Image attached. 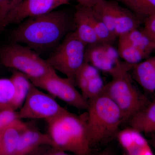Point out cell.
<instances>
[{"label":"cell","instance_id":"1","mask_svg":"<svg viewBox=\"0 0 155 155\" xmlns=\"http://www.w3.org/2000/svg\"><path fill=\"white\" fill-rule=\"evenodd\" d=\"M71 20L69 13L63 10L29 17L13 30L11 39L14 42L24 44L32 50L48 48L68 34Z\"/></svg>","mask_w":155,"mask_h":155},{"label":"cell","instance_id":"2","mask_svg":"<svg viewBox=\"0 0 155 155\" xmlns=\"http://www.w3.org/2000/svg\"><path fill=\"white\" fill-rule=\"evenodd\" d=\"M87 113L78 116L67 111L47 121L48 134L55 147L66 152L77 155L90 154L87 127Z\"/></svg>","mask_w":155,"mask_h":155},{"label":"cell","instance_id":"3","mask_svg":"<svg viewBox=\"0 0 155 155\" xmlns=\"http://www.w3.org/2000/svg\"><path fill=\"white\" fill-rule=\"evenodd\" d=\"M88 101L87 127L92 149L117 135L124 119L119 107L104 94Z\"/></svg>","mask_w":155,"mask_h":155},{"label":"cell","instance_id":"4","mask_svg":"<svg viewBox=\"0 0 155 155\" xmlns=\"http://www.w3.org/2000/svg\"><path fill=\"white\" fill-rule=\"evenodd\" d=\"M130 71L122 69L111 75L112 80L105 84L102 92L119 107L124 122L144 109L150 101L134 84Z\"/></svg>","mask_w":155,"mask_h":155},{"label":"cell","instance_id":"5","mask_svg":"<svg viewBox=\"0 0 155 155\" xmlns=\"http://www.w3.org/2000/svg\"><path fill=\"white\" fill-rule=\"evenodd\" d=\"M0 58L4 66L25 74L30 80L39 79L56 73L46 60L33 50L14 42L0 50Z\"/></svg>","mask_w":155,"mask_h":155},{"label":"cell","instance_id":"6","mask_svg":"<svg viewBox=\"0 0 155 155\" xmlns=\"http://www.w3.org/2000/svg\"><path fill=\"white\" fill-rule=\"evenodd\" d=\"M86 45L75 31L68 33L46 61L55 71L75 81L77 71L84 62Z\"/></svg>","mask_w":155,"mask_h":155},{"label":"cell","instance_id":"7","mask_svg":"<svg viewBox=\"0 0 155 155\" xmlns=\"http://www.w3.org/2000/svg\"><path fill=\"white\" fill-rule=\"evenodd\" d=\"M31 81L36 87L44 90L69 106L79 110H87L88 109V100L84 98L75 88V81L73 79L67 77L63 78L56 72Z\"/></svg>","mask_w":155,"mask_h":155},{"label":"cell","instance_id":"8","mask_svg":"<svg viewBox=\"0 0 155 155\" xmlns=\"http://www.w3.org/2000/svg\"><path fill=\"white\" fill-rule=\"evenodd\" d=\"M67 111L57 102L54 97L41 91L32 84L18 113L20 119H44L47 122Z\"/></svg>","mask_w":155,"mask_h":155},{"label":"cell","instance_id":"9","mask_svg":"<svg viewBox=\"0 0 155 155\" xmlns=\"http://www.w3.org/2000/svg\"><path fill=\"white\" fill-rule=\"evenodd\" d=\"M119 53L112 44L98 41L87 45L84 62L90 64L99 71L110 75L122 69H132L133 65L120 60Z\"/></svg>","mask_w":155,"mask_h":155},{"label":"cell","instance_id":"10","mask_svg":"<svg viewBox=\"0 0 155 155\" xmlns=\"http://www.w3.org/2000/svg\"><path fill=\"white\" fill-rule=\"evenodd\" d=\"M70 0H22L9 15L3 29L9 24L20 23L29 17L41 16L55 11L60 6L69 4Z\"/></svg>","mask_w":155,"mask_h":155},{"label":"cell","instance_id":"11","mask_svg":"<svg viewBox=\"0 0 155 155\" xmlns=\"http://www.w3.org/2000/svg\"><path fill=\"white\" fill-rule=\"evenodd\" d=\"M125 153L128 155H153L148 140L142 132L134 127L119 130L116 135Z\"/></svg>","mask_w":155,"mask_h":155},{"label":"cell","instance_id":"12","mask_svg":"<svg viewBox=\"0 0 155 155\" xmlns=\"http://www.w3.org/2000/svg\"><path fill=\"white\" fill-rule=\"evenodd\" d=\"M45 145L55 147L48 134L42 133L29 126L20 137L14 155L28 154Z\"/></svg>","mask_w":155,"mask_h":155},{"label":"cell","instance_id":"13","mask_svg":"<svg viewBox=\"0 0 155 155\" xmlns=\"http://www.w3.org/2000/svg\"><path fill=\"white\" fill-rule=\"evenodd\" d=\"M29 126L17 119L5 127L0 137V155H14L20 137Z\"/></svg>","mask_w":155,"mask_h":155},{"label":"cell","instance_id":"14","mask_svg":"<svg viewBox=\"0 0 155 155\" xmlns=\"http://www.w3.org/2000/svg\"><path fill=\"white\" fill-rule=\"evenodd\" d=\"M132 77L147 93L155 91V56L133 65Z\"/></svg>","mask_w":155,"mask_h":155},{"label":"cell","instance_id":"15","mask_svg":"<svg viewBox=\"0 0 155 155\" xmlns=\"http://www.w3.org/2000/svg\"><path fill=\"white\" fill-rule=\"evenodd\" d=\"M142 19L132 11L117 3L114 21V33L116 37L139 28Z\"/></svg>","mask_w":155,"mask_h":155},{"label":"cell","instance_id":"16","mask_svg":"<svg viewBox=\"0 0 155 155\" xmlns=\"http://www.w3.org/2000/svg\"><path fill=\"white\" fill-rule=\"evenodd\" d=\"M73 19L75 26L74 31L81 41L86 45L99 41L89 19L87 7L79 5Z\"/></svg>","mask_w":155,"mask_h":155},{"label":"cell","instance_id":"17","mask_svg":"<svg viewBox=\"0 0 155 155\" xmlns=\"http://www.w3.org/2000/svg\"><path fill=\"white\" fill-rule=\"evenodd\" d=\"M131 127L145 134L155 132V99L128 121Z\"/></svg>","mask_w":155,"mask_h":155},{"label":"cell","instance_id":"18","mask_svg":"<svg viewBox=\"0 0 155 155\" xmlns=\"http://www.w3.org/2000/svg\"><path fill=\"white\" fill-rule=\"evenodd\" d=\"M11 79L15 88V94L11 106L12 109L15 110L23 105L32 83L26 75L17 70L13 72Z\"/></svg>","mask_w":155,"mask_h":155},{"label":"cell","instance_id":"19","mask_svg":"<svg viewBox=\"0 0 155 155\" xmlns=\"http://www.w3.org/2000/svg\"><path fill=\"white\" fill-rule=\"evenodd\" d=\"M118 37L122 38L150 56L155 51V43L142 29L136 28Z\"/></svg>","mask_w":155,"mask_h":155},{"label":"cell","instance_id":"20","mask_svg":"<svg viewBox=\"0 0 155 155\" xmlns=\"http://www.w3.org/2000/svg\"><path fill=\"white\" fill-rule=\"evenodd\" d=\"M117 50L119 57L128 64L134 65L150 57L149 55L139 49L121 37H118Z\"/></svg>","mask_w":155,"mask_h":155},{"label":"cell","instance_id":"21","mask_svg":"<svg viewBox=\"0 0 155 155\" xmlns=\"http://www.w3.org/2000/svg\"><path fill=\"white\" fill-rule=\"evenodd\" d=\"M87 15L99 41L112 44L117 38L108 29L93 8H87Z\"/></svg>","mask_w":155,"mask_h":155},{"label":"cell","instance_id":"22","mask_svg":"<svg viewBox=\"0 0 155 155\" xmlns=\"http://www.w3.org/2000/svg\"><path fill=\"white\" fill-rule=\"evenodd\" d=\"M142 19L155 12V0H117Z\"/></svg>","mask_w":155,"mask_h":155},{"label":"cell","instance_id":"23","mask_svg":"<svg viewBox=\"0 0 155 155\" xmlns=\"http://www.w3.org/2000/svg\"><path fill=\"white\" fill-rule=\"evenodd\" d=\"M99 74V71L95 67L84 62L75 77V84L80 89L81 94L84 93L91 81Z\"/></svg>","mask_w":155,"mask_h":155},{"label":"cell","instance_id":"24","mask_svg":"<svg viewBox=\"0 0 155 155\" xmlns=\"http://www.w3.org/2000/svg\"><path fill=\"white\" fill-rule=\"evenodd\" d=\"M15 94L14 84L11 78L0 79V110L12 109Z\"/></svg>","mask_w":155,"mask_h":155},{"label":"cell","instance_id":"25","mask_svg":"<svg viewBox=\"0 0 155 155\" xmlns=\"http://www.w3.org/2000/svg\"><path fill=\"white\" fill-rule=\"evenodd\" d=\"M22 0H2L0 3V33L4 30L3 25L9 15Z\"/></svg>","mask_w":155,"mask_h":155},{"label":"cell","instance_id":"26","mask_svg":"<svg viewBox=\"0 0 155 155\" xmlns=\"http://www.w3.org/2000/svg\"><path fill=\"white\" fill-rule=\"evenodd\" d=\"M19 118V113L11 109L1 110L0 111V130L10 125Z\"/></svg>","mask_w":155,"mask_h":155},{"label":"cell","instance_id":"27","mask_svg":"<svg viewBox=\"0 0 155 155\" xmlns=\"http://www.w3.org/2000/svg\"><path fill=\"white\" fill-rule=\"evenodd\" d=\"M142 29L147 34L155 35V12L144 19Z\"/></svg>","mask_w":155,"mask_h":155},{"label":"cell","instance_id":"28","mask_svg":"<svg viewBox=\"0 0 155 155\" xmlns=\"http://www.w3.org/2000/svg\"><path fill=\"white\" fill-rule=\"evenodd\" d=\"M80 6L92 8L102 0H75Z\"/></svg>","mask_w":155,"mask_h":155},{"label":"cell","instance_id":"29","mask_svg":"<svg viewBox=\"0 0 155 155\" xmlns=\"http://www.w3.org/2000/svg\"><path fill=\"white\" fill-rule=\"evenodd\" d=\"M147 135L150 136V139L148 140L150 144L155 150V132H152Z\"/></svg>","mask_w":155,"mask_h":155},{"label":"cell","instance_id":"30","mask_svg":"<svg viewBox=\"0 0 155 155\" xmlns=\"http://www.w3.org/2000/svg\"><path fill=\"white\" fill-rule=\"evenodd\" d=\"M147 35L152 38V39L155 43V35Z\"/></svg>","mask_w":155,"mask_h":155},{"label":"cell","instance_id":"31","mask_svg":"<svg viewBox=\"0 0 155 155\" xmlns=\"http://www.w3.org/2000/svg\"><path fill=\"white\" fill-rule=\"evenodd\" d=\"M3 130H0V137H1V133H2V131Z\"/></svg>","mask_w":155,"mask_h":155},{"label":"cell","instance_id":"32","mask_svg":"<svg viewBox=\"0 0 155 155\" xmlns=\"http://www.w3.org/2000/svg\"><path fill=\"white\" fill-rule=\"evenodd\" d=\"M1 1H2V0H0V3H1Z\"/></svg>","mask_w":155,"mask_h":155}]
</instances>
